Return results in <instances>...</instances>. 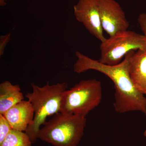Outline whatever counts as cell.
Returning a JSON list of instances; mask_svg holds the SVG:
<instances>
[{"label":"cell","instance_id":"1","mask_svg":"<svg viewBox=\"0 0 146 146\" xmlns=\"http://www.w3.org/2000/svg\"><path fill=\"white\" fill-rule=\"evenodd\" d=\"M133 51L128 53L121 63L114 65H105L76 51L77 59L73 65V70L77 74L94 70L104 74L114 83L113 106L116 112L124 113L140 111L146 116V98L133 85L129 75V60Z\"/></svg>","mask_w":146,"mask_h":146},{"label":"cell","instance_id":"2","mask_svg":"<svg viewBox=\"0 0 146 146\" xmlns=\"http://www.w3.org/2000/svg\"><path fill=\"white\" fill-rule=\"evenodd\" d=\"M31 86L32 92L27 93L25 96L32 106L34 119L25 132L33 144L38 139V132L46 121V118L60 112L61 100L68 84L62 82L50 85L47 82L43 86L35 84H32Z\"/></svg>","mask_w":146,"mask_h":146},{"label":"cell","instance_id":"3","mask_svg":"<svg viewBox=\"0 0 146 146\" xmlns=\"http://www.w3.org/2000/svg\"><path fill=\"white\" fill-rule=\"evenodd\" d=\"M86 124V117L59 112L44 124L37 138L53 146H78Z\"/></svg>","mask_w":146,"mask_h":146},{"label":"cell","instance_id":"4","mask_svg":"<svg viewBox=\"0 0 146 146\" xmlns=\"http://www.w3.org/2000/svg\"><path fill=\"white\" fill-rule=\"evenodd\" d=\"M102 96L100 82L96 79L81 80L64 92L60 112L86 118L99 105Z\"/></svg>","mask_w":146,"mask_h":146},{"label":"cell","instance_id":"5","mask_svg":"<svg viewBox=\"0 0 146 146\" xmlns=\"http://www.w3.org/2000/svg\"><path fill=\"white\" fill-rule=\"evenodd\" d=\"M138 50H146L143 35L127 30L120 32L101 42L98 61L105 65H117L128 53Z\"/></svg>","mask_w":146,"mask_h":146},{"label":"cell","instance_id":"6","mask_svg":"<svg viewBox=\"0 0 146 146\" xmlns=\"http://www.w3.org/2000/svg\"><path fill=\"white\" fill-rule=\"evenodd\" d=\"M102 27L110 36L127 30L129 23L125 13L115 0H98Z\"/></svg>","mask_w":146,"mask_h":146},{"label":"cell","instance_id":"7","mask_svg":"<svg viewBox=\"0 0 146 146\" xmlns=\"http://www.w3.org/2000/svg\"><path fill=\"white\" fill-rule=\"evenodd\" d=\"M73 9L77 21L101 42L105 40L100 17L98 0H78Z\"/></svg>","mask_w":146,"mask_h":146},{"label":"cell","instance_id":"8","mask_svg":"<svg viewBox=\"0 0 146 146\" xmlns=\"http://www.w3.org/2000/svg\"><path fill=\"white\" fill-rule=\"evenodd\" d=\"M3 115L12 129L25 132L33 122L34 112L30 102L23 100L9 108Z\"/></svg>","mask_w":146,"mask_h":146},{"label":"cell","instance_id":"9","mask_svg":"<svg viewBox=\"0 0 146 146\" xmlns=\"http://www.w3.org/2000/svg\"><path fill=\"white\" fill-rule=\"evenodd\" d=\"M129 69L133 85L141 93L146 95V50L133 52Z\"/></svg>","mask_w":146,"mask_h":146},{"label":"cell","instance_id":"10","mask_svg":"<svg viewBox=\"0 0 146 146\" xmlns=\"http://www.w3.org/2000/svg\"><path fill=\"white\" fill-rule=\"evenodd\" d=\"M18 84L9 81L0 84V114L3 115L9 108L24 100V96Z\"/></svg>","mask_w":146,"mask_h":146},{"label":"cell","instance_id":"11","mask_svg":"<svg viewBox=\"0 0 146 146\" xmlns=\"http://www.w3.org/2000/svg\"><path fill=\"white\" fill-rule=\"evenodd\" d=\"M32 144L25 132L12 129L0 146H32Z\"/></svg>","mask_w":146,"mask_h":146},{"label":"cell","instance_id":"12","mask_svg":"<svg viewBox=\"0 0 146 146\" xmlns=\"http://www.w3.org/2000/svg\"><path fill=\"white\" fill-rule=\"evenodd\" d=\"M12 129L3 115L0 114V143L5 139Z\"/></svg>","mask_w":146,"mask_h":146},{"label":"cell","instance_id":"13","mask_svg":"<svg viewBox=\"0 0 146 146\" xmlns=\"http://www.w3.org/2000/svg\"><path fill=\"white\" fill-rule=\"evenodd\" d=\"M11 36V33L0 36V56H2L3 54L6 47L10 41Z\"/></svg>","mask_w":146,"mask_h":146},{"label":"cell","instance_id":"14","mask_svg":"<svg viewBox=\"0 0 146 146\" xmlns=\"http://www.w3.org/2000/svg\"><path fill=\"white\" fill-rule=\"evenodd\" d=\"M137 20L141 30L143 33V35L146 38V13L140 14Z\"/></svg>","mask_w":146,"mask_h":146},{"label":"cell","instance_id":"15","mask_svg":"<svg viewBox=\"0 0 146 146\" xmlns=\"http://www.w3.org/2000/svg\"><path fill=\"white\" fill-rule=\"evenodd\" d=\"M13 0H0V6L1 7L5 6L7 4V1H12Z\"/></svg>","mask_w":146,"mask_h":146},{"label":"cell","instance_id":"16","mask_svg":"<svg viewBox=\"0 0 146 146\" xmlns=\"http://www.w3.org/2000/svg\"><path fill=\"white\" fill-rule=\"evenodd\" d=\"M144 136H145V137L146 138V129L145 130V131H144Z\"/></svg>","mask_w":146,"mask_h":146}]
</instances>
